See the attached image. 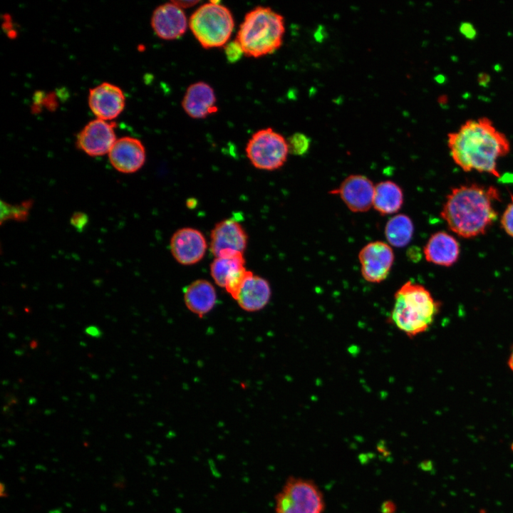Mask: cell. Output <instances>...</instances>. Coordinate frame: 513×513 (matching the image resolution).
I'll return each mask as SVG.
<instances>
[{
	"label": "cell",
	"instance_id": "44dd1931",
	"mask_svg": "<svg viewBox=\"0 0 513 513\" xmlns=\"http://www.w3.org/2000/svg\"><path fill=\"white\" fill-rule=\"evenodd\" d=\"M414 226L411 219L403 214L391 217L385 227V236L389 244L403 247L411 240Z\"/></svg>",
	"mask_w": 513,
	"mask_h": 513
},
{
	"label": "cell",
	"instance_id": "f546056e",
	"mask_svg": "<svg viewBox=\"0 0 513 513\" xmlns=\"http://www.w3.org/2000/svg\"><path fill=\"white\" fill-rule=\"evenodd\" d=\"M181 9L189 8L199 3L198 1H172Z\"/></svg>",
	"mask_w": 513,
	"mask_h": 513
},
{
	"label": "cell",
	"instance_id": "7c38bea8",
	"mask_svg": "<svg viewBox=\"0 0 513 513\" xmlns=\"http://www.w3.org/2000/svg\"><path fill=\"white\" fill-rule=\"evenodd\" d=\"M170 247L171 253L177 262L183 265H192L204 257L207 245L200 231L185 227L173 234Z\"/></svg>",
	"mask_w": 513,
	"mask_h": 513
},
{
	"label": "cell",
	"instance_id": "e0dca14e",
	"mask_svg": "<svg viewBox=\"0 0 513 513\" xmlns=\"http://www.w3.org/2000/svg\"><path fill=\"white\" fill-rule=\"evenodd\" d=\"M423 252L428 261L450 266L458 259L460 246L452 235L445 232H437L429 238Z\"/></svg>",
	"mask_w": 513,
	"mask_h": 513
},
{
	"label": "cell",
	"instance_id": "f1b7e54d",
	"mask_svg": "<svg viewBox=\"0 0 513 513\" xmlns=\"http://www.w3.org/2000/svg\"><path fill=\"white\" fill-rule=\"evenodd\" d=\"M85 332L88 336L94 338H100L103 334L102 331L99 329V328L94 325L88 326L85 329Z\"/></svg>",
	"mask_w": 513,
	"mask_h": 513
},
{
	"label": "cell",
	"instance_id": "5bb4252c",
	"mask_svg": "<svg viewBox=\"0 0 513 513\" xmlns=\"http://www.w3.org/2000/svg\"><path fill=\"white\" fill-rule=\"evenodd\" d=\"M113 167L123 174L138 172L146 160V151L142 142L133 137L117 139L108 153Z\"/></svg>",
	"mask_w": 513,
	"mask_h": 513
},
{
	"label": "cell",
	"instance_id": "484cf974",
	"mask_svg": "<svg viewBox=\"0 0 513 513\" xmlns=\"http://www.w3.org/2000/svg\"><path fill=\"white\" fill-rule=\"evenodd\" d=\"M224 53L229 63H236L244 54L241 45L236 39L225 45Z\"/></svg>",
	"mask_w": 513,
	"mask_h": 513
},
{
	"label": "cell",
	"instance_id": "277c9868",
	"mask_svg": "<svg viewBox=\"0 0 513 513\" xmlns=\"http://www.w3.org/2000/svg\"><path fill=\"white\" fill-rule=\"evenodd\" d=\"M284 32L283 16L259 6L246 14L235 39L244 55L259 58L276 51L282 44Z\"/></svg>",
	"mask_w": 513,
	"mask_h": 513
},
{
	"label": "cell",
	"instance_id": "83f0119b",
	"mask_svg": "<svg viewBox=\"0 0 513 513\" xmlns=\"http://www.w3.org/2000/svg\"><path fill=\"white\" fill-rule=\"evenodd\" d=\"M460 32L466 38L472 39L476 36V30L473 25L470 23L464 22L462 23L460 27Z\"/></svg>",
	"mask_w": 513,
	"mask_h": 513
},
{
	"label": "cell",
	"instance_id": "4fadbf2b",
	"mask_svg": "<svg viewBox=\"0 0 513 513\" xmlns=\"http://www.w3.org/2000/svg\"><path fill=\"white\" fill-rule=\"evenodd\" d=\"M125 95L118 86L103 83L89 91L88 105L98 119L110 120L117 118L123 110Z\"/></svg>",
	"mask_w": 513,
	"mask_h": 513
},
{
	"label": "cell",
	"instance_id": "d6986e66",
	"mask_svg": "<svg viewBox=\"0 0 513 513\" xmlns=\"http://www.w3.org/2000/svg\"><path fill=\"white\" fill-rule=\"evenodd\" d=\"M184 301L187 308L191 312L199 317H202L215 306L217 293L209 281L197 279L189 284L185 289Z\"/></svg>",
	"mask_w": 513,
	"mask_h": 513
},
{
	"label": "cell",
	"instance_id": "ba28073f",
	"mask_svg": "<svg viewBox=\"0 0 513 513\" xmlns=\"http://www.w3.org/2000/svg\"><path fill=\"white\" fill-rule=\"evenodd\" d=\"M391 247L381 241L366 244L359 252L358 259L363 279L371 283H380L388 276L394 262Z\"/></svg>",
	"mask_w": 513,
	"mask_h": 513
},
{
	"label": "cell",
	"instance_id": "2e32d148",
	"mask_svg": "<svg viewBox=\"0 0 513 513\" xmlns=\"http://www.w3.org/2000/svg\"><path fill=\"white\" fill-rule=\"evenodd\" d=\"M216 95L207 83L199 81L187 89L182 105L185 113L195 119H202L217 111Z\"/></svg>",
	"mask_w": 513,
	"mask_h": 513
},
{
	"label": "cell",
	"instance_id": "30bf717a",
	"mask_svg": "<svg viewBox=\"0 0 513 513\" xmlns=\"http://www.w3.org/2000/svg\"><path fill=\"white\" fill-rule=\"evenodd\" d=\"M375 186L366 176L351 175L332 190L353 212H365L373 207Z\"/></svg>",
	"mask_w": 513,
	"mask_h": 513
},
{
	"label": "cell",
	"instance_id": "cb8c5ba5",
	"mask_svg": "<svg viewBox=\"0 0 513 513\" xmlns=\"http://www.w3.org/2000/svg\"><path fill=\"white\" fill-rule=\"evenodd\" d=\"M31 207V201H26L17 205H11L7 203L4 204L2 202L1 207L4 208V209H2L1 221L3 219L5 220L11 219L17 221H24L27 218Z\"/></svg>",
	"mask_w": 513,
	"mask_h": 513
},
{
	"label": "cell",
	"instance_id": "ffe728a7",
	"mask_svg": "<svg viewBox=\"0 0 513 513\" xmlns=\"http://www.w3.org/2000/svg\"><path fill=\"white\" fill-rule=\"evenodd\" d=\"M403 203V192L395 182L386 180L375 186L373 208L382 215L397 212Z\"/></svg>",
	"mask_w": 513,
	"mask_h": 513
},
{
	"label": "cell",
	"instance_id": "4316f807",
	"mask_svg": "<svg viewBox=\"0 0 513 513\" xmlns=\"http://www.w3.org/2000/svg\"><path fill=\"white\" fill-rule=\"evenodd\" d=\"M512 201L504 209L502 218L501 225L505 232L513 237V196Z\"/></svg>",
	"mask_w": 513,
	"mask_h": 513
},
{
	"label": "cell",
	"instance_id": "ac0fdd59",
	"mask_svg": "<svg viewBox=\"0 0 513 513\" xmlns=\"http://www.w3.org/2000/svg\"><path fill=\"white\" fill-rule=\"evenodd\" d=\"M271 295L269 282L259 276H251L240 290L236 301L240 308L248 312L264 309Z\"/></svg>",
	"mask_w": 513,
	"mask_h": 513
},
{
	"label": "cell",
	"instance_id": "7402d4cb",
	"mask_svg": "<svg viewBox=\"0 0 513 513\" xmlns=\"http://www.w3.org/2000/svg\"><path fill=\"white\" fill-rule=\"evenodd\" d=\"M245 259L242 253L215 257L210 264V273L214 282L225 287L229 277L237 270L245 267Z\"/></svg>",
	"mask_w": 513,
	"mask_h": 513
},
{
	"label": "cell",
	"instance_id": "d4e9b609",
	"mask_svg": "<svg viewBox=\"0 0 513 513\" xmlns=\"http://www.w3.org/2000/svg\"><path fill=\"white\" fill-rule=\"evenodd\" d=\"M286 140L289 152L294 155L306 154L311 144L310 138L301 133H294Z\"/></svg>",
	"mask_w": 513,
	"mask_h": 513
},
{
	"label": "cell",
	"instance_id": "5b68a950",
	"mask_svg": "<svg viewBox=\"0 0 513 513\" xmlns=\"http://www.w3.org/2000/svg\"><path fill=\"white\" fill-rule=\"evenodd\" d=\"M188 23L195 38L206 49L226 45L234 27L230 10L217 1L199 6Z\"/></svg>",
	"mask_w": 513,
	"mask_h": 513
},
{
	"label": "cell",
	"instance_id": "8992f818",
	"mask_svg": "<svg viewBox=\"0 0 513 513\" xmlns=\"http://www.w3.org/2000/svg\"><path fill=\"white\" fill-rule=\"evenodd\" d=\"M275 513H323V493L312 480L289 477L275 497Z\"/></svg>",
	"mask_w": 513,
	"mask_h": 513
},
{
	"label": "cell",
	"instance_id": "603a6c76",
	"mask_svg": "<svg viewBox=\"0 0 513 513\" xmlns=\"http://www.w3.org/2000/svg\"><path fill=\"white\" fill-rule=\"evenodd\" d=\"M252 275L253 273L247 270L245 267L237 270L227 279L224 287L226 291L234 299H236L247 280Z\"/></svg>",
	"mask_w": 513,
	"mask_h": 513
},
{
	"label": "cell",
	"instance_id": "836d02e7",
	"mask_svg": "<svg viewBox=\"0 0 513 513\" xmlns=\"http://www.w3.org/2000/svg\"><path fill=\"white\" fill-rule=\"evenodd\" d=\"M507 363H508L509 368L513 371V348L509 355Z\"/></svg>",
	"mask_w": 513,
	"mask_h": 513
},
{
	"label": "cell",
	"instance_id": "9a60e30c",
	"mask_svg": "<svg viewBox=\"0 0 513 513\" xmlns=\"http://www.w3.org/2000/svg\"><path fill=\"white\" fill-rule=\"evenodd\" d=\"M187 23L182 9L172 1L157 6L151 18L155 33L163 40H174L182 36L187 28Z\"/></svg>",
	"mask_w": 513,
	"mask_h": 513
},
{
	"label": "cell",
	"instance_id": "d6a6232c",
	"mask_svg": "<svg viewBox=\"0 0 513 513\" xmlns=\"http://www.w3.org/2000/svg\"><path fill=\"white\" fill-rule=\"evenodd\" d=\"M420 467L424 470H430L432 469V463L431 461H426L421 463Z\"/></svg>",
	"mask_w": 513,
	"mask_h": 513
},
{
	"label": "cell",
	"instance_id": "1f68e13d",
	"mask_svg": "<svg viewBox=\"0 0 513 513\" xmlns=\"http://www.w3.org/2000/svg\"><path fill=\"white\" fill-rule=\"evenodd\" d=\"M314 37L317 41H321L325 38V29L322 26H319L314 34Z\"/></svg>",
	"mask_w": 513,
	"mask_h": 513
},
{
	"label": "cell",
	"instance_id": "7a4b0ae2",
	"mask_svg": "<svg viewBox=\"0 0 513 513\" xmlns=\"http://www.w3.org/2000/svg\"><path fill=\"white\" fill-rule=\"evenodd\" d=\"M499 193L494 187L468 184L452 189L440 212L453 232L464 238L483 234L497 217L494 202Z\"/></svg>",
	"mask_w": 513,
	"mask_h": 513
},
{
	"label": "cell",
	"instance_id": "6da1fadb",
	"mask_svg": "<svg viewBox=\"0 0 513 513\" xmlns=\"http://www.w3.org/2000/svg\"><path fill=\"white\" fill-rule=\"evenodd\" d=\"M455 163L465 172L475 170L499 177L497 160L510 151L507 136L486 117L466 120L447 135Z\"/></svg>",
	"mask_w": 513,
	"mask_h": 513
},
{
	"label": "cell",
	"instance_id": "52a82bcc",
	"mask_svg": "<svg viewBox=\"0 0 513 513\" xmlns=\"http://www.w3.org/2000/svg\"><path fill=\"white\" fill-rule=\"evenodd\" d=\"M247 156L257 169L274 170L286 161L289 153L287 140L270 128L259 130L249 140Z\"/></svg>",
	"mask_w": 513,
	"mask_h": 513
},
{
	"label": "cell",
	"instance_id": "9c48e42d",
	"mask_svg": "<svg viewBox=\"0 0 513 513\" xmlns=\"http://www.w3.org/2000/svg\"><path fill=\"white\" fill-rule=\"evenodd\" d=\"M115 126L114 122L108 123L98 118L90 121L77 135V147L91 157L109 153L117 140Z\"/></svg>",
	"mask_w": 513,
	"mask_h": 513
},
{
	"label": "cell",
	"instance_id": "4dcf8cb0",
	"mask_svg": "<svg viewBox=\"0 0 513 513\" xmlns=\"http://www.w3.org/2000/svg\"><path fill=\"white\" fill-rule=\"evenodd\" d=\"M395 510V506L392 502H386L382 506L383 513H393Z\"/></svg>",
	"mask_w": 513,
	"mask_h": 513
},
{
	"label": "cell",
	"instance_id": "3957f363",
	"mask_svg": "<svg viewBox=\"0 0 513 513\" xmlns=\"http://www.w3.org/2000/svg\"><path fill=\"white\" fill-rule=\"evenodd\" d=\"M389 320L408 337L425 332L440 312L441 303L423 285L408 281L394 294Z\"/></svg>",
	"mask_w": 513,
	"mask_h": 513
},
{
	"label": "cell",
	"instance_id": "8fae6325",
	"mask_svg": "<svg viewBox=\"0 0 513 513\" xmlns=\"http://www.w3.org/2000/svg\"><path fill=\"white\" fill-rule=\"evenodd\" d=\"M210 238V249L215 257L244 254L248 239L242 226L234 219H227L216 224Z\"/></svg>",
	"mask_w": 513,
	"mask_h": 513
},
{
	"label": "cell",
	"instance_id": "e575fe53",
	"mask_svg": "<svg viewBox=\"0 0 513 513\" xmlns=\"http://www.w3.org/2000/svg\"><path fill=\"white\" fill-rule=\"evenodd\" d=\"M511 447H512V450L513 451V443L512 444Z\"/></svg>",
	"mask_w": 513,
	"mask_h": 513
}]
</instances>
